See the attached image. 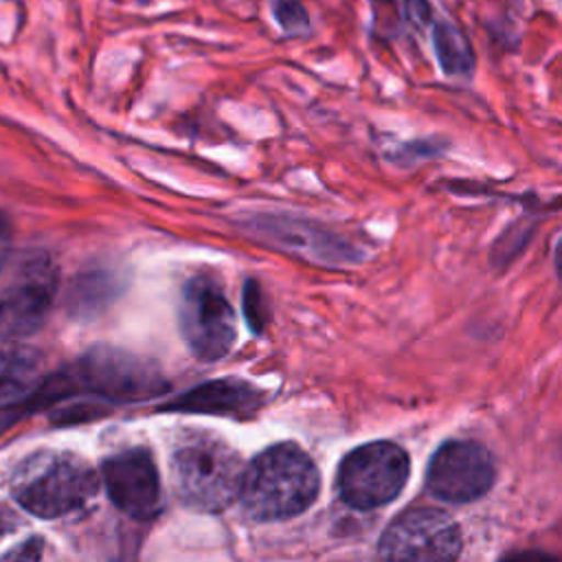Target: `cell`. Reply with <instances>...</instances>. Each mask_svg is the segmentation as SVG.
Listing matches in <instances>:
<instances>
[{"label":"cell","mask_w":562,"mask_h":562,"mask_svg":"<svg viewBox=\"0 0 562 562\" xmlns=\"http://www.w3.org/2000/svg\"><path fill=\"white\" fill-rule=\"evenodd\" d=\"M321 476L312 457L283 441L259 452L244 470L239 501L248 518L279 522L303 514L318 496Z\"/></svg>","instance_id":"6da1fadb"},{"label":"cell","mask_w":562,"mask_h":562,"mask_svg":"<svg viewBox=\"0 0 562 562\" xmlns=\"http://www.w3.org/2000/svg\"><path fill=\"white\" fill-rule=\"evenodd\" d=\"M99 490L94 470L70 452H37L24 459L13 479L15 501L40 518H59L86 507Z\"/></svg>","instance_id":"7a4b0ae2"},{"label":"cell","mask_w":562,"mask_h":562,"mask_svg":"<svg viewBox=\"0 0 562 562\" xmlns=\"http://www.w3.org/2000/svg\"><path fill=\"white\" fill-rule=\"evenodd\" d=\"M244 470L241 457L211 435H191L171 454L173 485L180 498L200 512H222L239 498Z\"/></svg>","instance_id":"3957f363"},{"label":"cell","mask_w":562,"mask_h":562,"mask_svg":"<svg viewBox=\"0 0 562 562\" xmlns=\"http://www.w3.org/2000/svg\"><path fill=\"white\" fill-rule=\"evenodd\" d=\"M411 474L406 450L393 441H371L351 450L338 465L336 487L353 509H375L397 498Z\"/></svg>","instance_id":"277c9868"},{"label":"cell","mask_w":562,"mask_h":562,"mask_svg":"<svg viewBox=\"0 0 562 562\" xmlns=\"http://www.w3.org/2000/svg\"><path fill=\"white\" fill-rule=\"evenodd\" d=\"M180 329L189 349L202 360L224 358L237 338L235 312L217 281L191 279L180 299Z\"/></svg>","instance_id":"5b68a950"},{"label":"cell","mask_w":562,"mask_h":562,"mask_svg":"<svg viewBox=\"0 0 562 562\" xmlns=\"http://www.w3.org/2000/svg\"><path fill=\"white\" fill-rule=\"evenodd\" d=\"M378 553L386 560H454L461 553V531L441 509L411 507L382 531Z\"/></svg>","instance_id":"8992f818"},{"label":"cell","mask_w":562,"mask_h":562,"mask_svg":"<svg viewBox=\"0 0 562 562\" xmlns=\"http://www.w3.org/2000/svg\"><path fill=\"white\" fill-rule=\"evenodd\" d=\"M496 468L485 446L472 439H450L437 448L426 470V490L443 503H470L494 483Z\"/></svg>","instance_id":"52a82bcc"},{"label":"cell","mask_w":562,"mask_h":562,"mask_svg":"<svg viewBox=\"0 0 562 562\" xmlns=\"http://www.w3.org/2000/svg\"><path fill=\"white\" fill-rule=\"evenodd\" d=\"M110 501L132 518H149L160 509V481L149 452L123 450L103 463Z\"/></svg>","instance_id":"ba28073f"},{"label":"cell","mask_w":562,"mask_h":562,"mask_svg":"<svg viewBox=\"0 0 562 562\" xmlns=\"http://www.w3.org/2000/svg\"><path fill=\"white\" fill-rule=\"evenodd\" d=\"M53 274L37 263L0 294V340H15L33 334L46 318L53 303Z\"/></svg>","instance_id":"9c48e42d"},{"label":"cell","mask_w":562,"mask_h":562,"mask_svg":"<svg viewBox=\"0 0 562 562\" xmlns=\"http://www.w3.org/2000/svg\"><path fill=\"white\" fill-rule=\"evenodd\" d=\"M81 373L92 391L110 397H149L160 386V380L143 362L114 351L86 356Z\"/></svg>","instance_id":"30bf717a"},{"label":"cell","mask_w":562,"mask_h":562,"mask_svg":"<svg viewBox=\"0 0 562 562\" xmlns=\"http://www.w3.org/2000/svg\"><path fill=\"white\" fill-rule=\"evenodd\" d=\"M261 402V393L241 380H217L209 382L187 395H182L173 408L195 413H220L248 417Z\"/></svg>","instance_id":"8fae6325"},{"label":"cell","mask_w":562,"mask_h":562,"mask_svg":"<svg viewBox=\"0 0 562 562\" xmlns=\"http://www.w3.org/2000/svg\"><path fill=\"white\" fill-rule=\"evenodd\" d=\"M435 50L437 57L448 75H468L474 66L472 50L465 37L452 24H437L435 26Z\"/></svg>","instance_id":"7c38bea8"},{"label":"cell","mask_w":562,"mask_h":562,"mask_svg":"<svg viewBox=\"0 0 562 562\" xmlns=\"http://www.w3.org/2000/svg\"><path fill=\"white\" fill-rule=\"evenodd\" d=\"M31 371V362L18 353L0 349V397L18 393Z\"/></svg>","instance_id":"4fadbf2b"},{"label":"cell","mask_w":562,"mask_h":562,"mask_svg":"<svg viewBox=\"0 0 562 562\" xmlns=\"http://www.w3.org/2000/svg\"><path fill=\"white\" fill-rule=\"evenodd\" d=\"M261 305H263V299L259 294L257 283H248L246 294H244V307H246V314H248V323L255 331H259L263 327V321H266V312L261 310Z\"/></svg>","instance_id":"5bb4252c"},{"label":"cell","mask_w":562,"mask_h":562,"mask_svg":"<svg viewBox=\"0 0 562 562\" xmlns=\"http://www.w3.org/2000/svg\"><path fill=\"white\" fill-rule=\"evenodd\" d=\"M274 13L279 18V22L285 26V29H296V26H305L307 24V18L301 9V4H296L294 0H279L274 4Z\"/></svg>","instance_id":"9a60e30c"},{"label":"cell","mask_w":562,"mask_h":562,"mask_svg":"<svg viewBox=\"0 0 562 562\" xmlns=\"http://www.w3.org/2000/svg\"><path fill=\"white\" fill-rule=\"evenodd\" d=\"M7 244H9V224L4 222V217L0 215V259L7 250Z\"/></svg>","instance_id":"2e32d148"},{"label":"cell","mask_w":562,"mask_h":562,"mask_svg":"<svg viewBox=\"0 0 562 562\" xmlns=\"http://www.w3.org/2000/svg\"><path fill=\"white\" fill-rule=\"evenodd\" d=\"M555 268H558V274H560V279H562V239H560L558 246H555Z\"/></svg>","instance_id":"e0dca14e"}]
</instances>
